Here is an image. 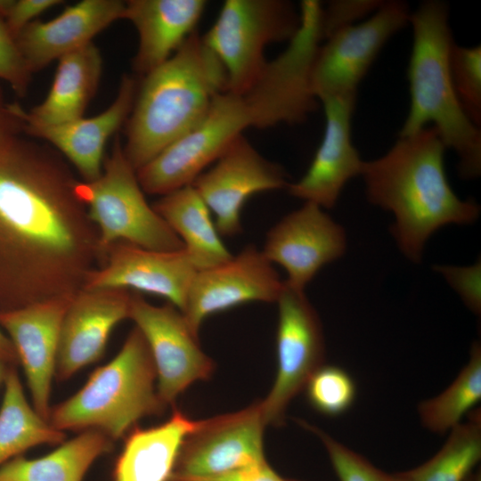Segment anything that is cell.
Masks as SVG:
<instances>
[{"mask_svg":"<svg viewBox=\"0 0 481 481\" xmlns=\"http://www.w3.org/2000/svg\"><path fill=\"white\" fill-rule=\"evenodd\" d=\"M113 440L86 429L37 459L17 456L0 467V481H82L93 463L112 450Z\"/></svg>","mask_w":481,"mask_h":481,"instance_id":"27","label":"cell"},{"mask_svg":"<svg viewBox=\"0 0 481 481\" xmlns=\"http://www.w3.org/2000/svg\"><path fill=\"white\" fill-rule=\"evenodd\" d=\"M137 87L133 77L124 75L115 100L100 114L53 126L22 124L21 130L54 146L76 167L84 182L94 181L102 171L108 140L131 113Z\"/></svg>","mask_w":481,"mask_h":481,"instance_id":"22","label":"cell"},{"mask_svg":"<svg viewBox=\"0 0 481 481\" xmlns=\"http://www.w3.org/2000/svg\"><path fill=\"white\" fill-rule=\"evenodd\" d=\"M289 183L284 168L264 158L240 135L192 185L215 215L219 234L232 237L242 232L240 213L249 198Z\"/></svg>","mask_w":481,"mask_h":481,"instance_id":"14","label":"cell"},{"mask_svg":"<svg viewBox=\"0 0 481 481\" xmlns=\"http://www.w3.org/2000/svg\"><path fill=\"white\" fill-rule=\"evenodd\" d=\"M346 249L343 227L320 206L305 202L268 231L261 250L272 264L285 269L289 287L305 291L319 270L343 256Z\"/></svg>","mask_w":481,"mask_h":481,"instance_id":"16","label":"cell"},{"mask_svg":"<svg viewBox=\"0 0 481 481\" xmlns=\"http://www.w3.org/2000/svg\"><path fill=\"white\" fill-rule=\"evenodd\" d=\"M61 3L60 0H12L4 20L10 32L16 37L35 18Z\"/></svg>","mask_w":481,"mask_h":481,"instance_id":"37","label":"cell"},{"mask_svg":"<svg viewBox=\"0 0 481 481\" xmlns=\"http://www.w3.org/2000/svg\"><path fill=\"white\" fill-rule=\"evenodd\" d=\"M452 85L460 103L477 126L481 124V46L453 43L450 52Z\"/></svg>","mask_w":481,"mask_h":481,"instance_id":"32","label":"cell"},{"mask_svg":"<svg viewBox=\"0 0 481 481\" xmlns=\"http://www.w3.org/2000/svg\"><path fill=\"white\" fill-rule=\"evenodd\" d=\"M454 427L442 448L421 465L394 474L398 481H465L481 458V415Z\"/></svg>","mask_w":481,"mask_h":481,"instance_id":"29","label":"cell"},{"mask_svg":"<svg viewBox=\"0 0 481 481\" xmlns=\"http://www.w3.org/2000/svg\"><path fill=\"white\" fill-rule=\"evenodd\" d=\"M410 14L404 2H383L370 18L327 37L312 68V89L317 100L356 97L358 86L378 54L409 24Z\"/></svg>","mask_w":481,"mask_h":481,"instance_id":"10","label":"cell"},{"mask_svg":"<svg viewBox=\"0 0 481 481\" xmlns=\"http://www.w3.org/2000/svg\"><path fill=\"white\" fill-rule=\"evenodd\" d=\"M132 291L82 289L62 319L55 366L58 380L69 379L104 354L113 329L129 318Z\"/></svg>","mask_w":481,"mask_h":481,"instance_id":"19","label":"cell"},{"mask_svg":"<svg viewBox=\"0 0 481 481\" xmlns=\"http://www.w3.org/2000/svg\"><path fill=\"white\" fill-rule=\"evenodd\" d=\"M383 1L336 0L322 7V28L323 40L333 32L357 23L362 18L375 12Z\"/></svg>","mask_w":481,"mask_h":481,"instance_id":"36","label":"cell"},{"mask_svg":"<svg viewBox=\"0 0 481 481\" xmlns=\"http://www.w3.org/2000/svg\"><path fill=\"white\" fill-rule=\"evenodd\" d=\"M435 271L443 275L464 305L474 314L481 312V262L468 266L437 265Z\"/></svg>","mask_w":481,"mask_h":481,"instance_id":"35","label":"cell"},{"mask_svg":"<svg viewBox=\"0 0 481 481\" xmlns=\"http://www.w3.org/2000/svg\"><path fill=\"white\" fill-rule=\"evenodd\" d=\"M283 287L273 264L249 244L227 262L197 271L182 313L199 335L208 316L249 302H276Z\"/></svg>","mask_w":481,"mask_h":481,"instance_id":"15","label":"cell"},{"mask_svg":"<svg viewBox=\"0 0 481 481\" xmlns=\"http://www.w3.org/2000/svg\"><path fill=\"white\" fill-rule=\"evenodd\" d=\"M322 7L316 0L301 1L300 24L288 46L275 59L266 61L250 87L241 94L251 127L298 125L317 110L319 101L312 89L311 76L323 41Z\"/></svg>","mask_w":481,"mask_h":481,"instance_id":"7","label":"cell"},{"mask_svg":"<svg viewBox=\"0 0 481 481\" xmlns=\"http://www.w3.org/2000/svg\"><path fill=\"white\" fill-rule=\"evenodd\" d=\"M77 192L98 230L102 265L109 248L120 240L160 251L183 248L181 239L147 202L118 136L103 161L101 175L92 182L79 181Z\"/></svg>","mask_w":481,"mask_h":481,"instance_id":"6","label":"cell"},{"mask_svg":"<svg viewBox=\"0 0 481 481\" xmlns=\"http://www.w3.org/2000/svg\"><path fill=\"white\" fill-rule=\"evenodd\" d=\"M204 0H130L124 19L138 34L134 69L143 77L168 60L195 32Z\"/></svg>","mask_w":481,"mask_h":481,"instance_id":"23","label":"cell"},{"mask_svg":"<svg viewBox=\"0 0 481 481\" xmlns=\"http://www.w3.org/2000/svg\"><path fill=\"white\" fill-rule=\"evenodd\" d=\"M197 423L175 410L158 426L131 430L116 461L113 481H169L182 444Z\"/></svg>","mask_w":481,"mask_h":481,"instance_id":"25","label":"cell"},{"mask_svg":"<svg viewBox=\"0 0 481 481\" xmlns=\"http://www.w3.org/2000/svg\"><path fill=\"white\" fill-rule=\"evenodd\" d=\"M126 2L83 0L48 21L34 20L15 37L31 72L90 43L114 21L124 19Z\"/></svg>","mask_w":481,"mask_h":481,"instance_id":"21","label":"cell"},{"mask_svg":"<svg viewBox=\"0 0 481 481\" xmlns=\"http://www.w3.org/2000/svg\"><path fill=\"white\" fill-rule=\"evenodd\" d=\"M0 358L11 366L19 363L18 356L12 341L0 328Z\"/></svg>","mask_w":481,"mask_h":481,"instance_id":"40","label":"cell"},{"mask_svg":"<svg viewBox=\"0 0 481 481\" xmlns=\"http://www.w3.org/2000/svg\"><path fill=\"white\" fill-rule=\"evenodd\" d=\"M157 390V372L148 344L135 326L121 349L97 368L72 396L51 409L57 429H97L112 440L130 431L141 419L166 409Z\"/></svg>","mask_w":481,"mask_h":481,"instance_id":"5","label":"cell"},{"mask_svg":"<svg viewBox=\"0 0 481 481\" xmlns=\"http://www.w3.org/2000/svg\"><path fill=\"white\" fill-rule=\"evenodd\" d=\"M412 47L407 69L410 109L399 136L414 134L431 124L445 148L457 154L464 179L481 174V131L463 110L450 70L454 41L448 4L428 0L410 14Z\"/></svg>","mask_w":481,"mask_h":481,"instance_id":"4","label":"cell"},{"mask_svg":"<svg viewBox=\"0 0 481 481\" xmlns=\"http://www.w3.org/2000/svg\"><path fill=\"white\" fill-rule=\"evenodd\" d=\"M10 367H11V365L6 363L4 361H3L0 358V385H1V383L4 382L6 373H7Z\"/></svg>","mask_w":481,"mask_h":481,"instance_id":"41","label":"cell"},{"mask_svg":"<svg viewBox=\"0 0 481 481\" xmlns=\"http://www.w3.org/2000/svg\"><path fill=\"white\" fill-rule=\"evenodd\" d=\"M151 206L181 239L197 271L215 267L232 257L221 240L208 207L192 184L160 196Z\"/></svg>","mask_w":481,"mask_h":481,"instance_id":"26","label":"cell"},{"mask_svg":"<svg viewBox=\"0 0 481 481\" xmlns=\"http://www.w3.org/2000/svg\"><path fill=\"white\" fill-rule=\"evenodd\" d=\"M322 140L306 174L287 186L289 193L324 208L335 206L346 183L361 175L363 160L353 144L351 120L356 97L322 100Z\"/></svg>","mask_w":481,"mask_h":481,"instance_id":"20","label":"cell"},{"mask_svg":"<svg viewBox=\"0 0 481 481\" xmlns=\"http://www.w3.org/2000/svg\"><path fill=\"white\" fill-rule=\"evenodd\" d=\"M277 369L267 396L260 401L265 425L281 426L292 399L324 364L325 345L319 316L305 291L284 287L278 299Z\"/></svg>","mask_w":481,"mask_h":481,"instance_id":"11","label":"cell"},{"mask_svg":"<svg viewBox=\"0 0 481 481\" xmlns=\"http://www.w3.org/2000/svg\"><path fill=\"white\" fill-rule=\"evenodd\" d=\"M304 389L311 406L327 416L346 412L356 395L355 384L345 370L325 364L314 372Z\"/></svg>","mask_w":481,"mask_h":481,"instance_id":"31","label":"cell"},{"mask_svg":"<svg viewBox=\"0 0 481 481\" xmlns=\"http://www.w3.org/2000/svg\"><path fill=\"white\" fill-rule=\"evenodd\" d=\"M78 182L50 149L18 137L0 147V311L74 296L101 265Z\"/></svg>","mask_w":481,"mask_h":481,"instance_id":"1","label":"cell"},{"mask_svg":"<svg viewBox=\"0 0 481 481\" xmlns=\"http://www.w3.org/2000/svg\"><path fill=\"white\" fill-rule=\"evenodd\" d=\"M21 129V122L16 116L12 104L4 103L0 94V147L15 137Z\"/></svg>","mask_w":481,"mask_h":481,"instance_id":"39","label":"cell"},{"mask_svg":"<svg viewBox=\"0 0 481 481\" xmlns=\"http://www.w3.org/2000/svg\"><path fill=\"white\" fill-rule=\"evenodd\" d=\"M249 127L251 122L242 96L220 93L195 127L136 171L143 191L162 196L192 184Z\"/></svg>","mask_w":481,"mask_h":481,"instance_id":"9","label":"cell"},{"mask_svg":"<svg viewBox=\"0 0 481 481\" xmlns=\"http://www.w3.org/2000/svg\"><path fill=\"white\" fill-rule=\"evenodd\" d=\"M129 318L143 335L157 372V390L166 406L192 384L209 379L215 363L201 349L183 313L170 303L154 306L132 291Z\"/></svg>","mask_w":481,"mask_h":481,"instance_id":"12","label":"cell"},{"mask_svg":"<svg viewBox=\"0 0 481 481\" xmlns=\"http://www.w3.org/2000/svg\"><path fill=\"white\" fill-rule=\"evenodd\" d=\"M299 24V11L289 1L226 0L201 37L225 70L227 91L241 95L264 68L265 47L289 41Z\"/></svg>","mask_w":481,"mask_h":481,"instance_id":"8","label":"cell"},{"mask_svg":"<svg viewBox=\"0 0 481 481\" xmlns=\"http://www.w3.org/2000/svg\"><path fill=\"white\" fill-rule=\"evenodd\" d=\"M261 403L198 420L186 436L170 480L208 477L266 461Z\"/></svg>","mask_w":481,"mask_h":481,"instance_id":"13","label":"cell"},{"mask_svg":"<svg viewBox=\"0 0 481 481\" xmlns=\"http://www.w3.org/2000/svg\"><path fill=\"white\" fill-rule=\"evenodd\" d=\"M302 424L315 434L323 444L339 481H398L395 475L379 469L364 457L322 430L306 422Z\"/></svg>","mask_w":481,"mask_h":481,"instance_id":"33","label":"cell"},{"mask_svg":"<svg viewBox=\"0 0 481 481\" xmlns=\"http://www.w3.org/2000/svg\"><path fill=\"white\" fill-rule=\"evenodd\" d=\"M445 146L433 126L399 136L378 159L363 161L369 201L395 216L391 232L401 252L421 261L429 237L441 227L477 220L479 206L460 199L444 170Z\"/></svg>","mask_w":481,"mask_h":481,"instance_id":"2","label":"cell"},{"mask_svg":"<svg viewBox=\"0 0 481 481\" xmlns=\"http://www.w3.org/2000/svg\"><path fill=\"white\" fill-rule=\"evenodd\" d=\"M480 399L481 347L475 342L468 363L452 384L438 395L419 405L421 423L434 433L451 431Z\"/></svg>","mask_w":481,"mask_h":481,"instance_id":"30","label":"cell"},{"mask_svg":"<svg viewBox=\"0 0 481 481\" xmlns=\"http://www.w3.org/2000/svg\"><path fill=\"white\" fill-rule=\"evenodd\" d=\"M102 70L99 49L92 42L58 60L45 99L30 110L12 103L22 124L53 126L82 118L94 95Z\"/></svg>","mask_w":481,"mask_h":481,"instance_id":"24","label":"cell"},{"mask_svg":"<svg viewBox=\"0 0 481 481\" xmlns=\"http://www.w3.org/2000/svg\"><path fill=\"white\" fill-rule=\"evenodd\" d=\"M292 481H295V480H292Z\"/></svg>","mask_w":481,"mask_h":481,"instance_id":"43","label":"cell"},{"mask_svg":"<svg viewBox=\"0 0 481 481\" xmlns=\"http://www.w3.org/2000/svg\"><path fill=\"white\" fill-rule=\"evenodd\" d=\"M224 91L225 70L195 31L138 84L123 146L135 171L195 127Z\"/></svg>","mask_w":481,"mask_h":481,"instance_id":"3","label":"cell"},{"mask_svg":"<svg viewBox=\"0 0 481 481\" xmlns=\"http://www.w3.org/2000/svg\"><path fill=\"white\" fill-rule=\"evenodd\" d=\"M0 408V467L39 444H61L66 436L44 419L27 400L15 370L11 366L4 379Z\"/></svg>","mask_w":481,"mask_h":481,"instance_id":"28","label":"cell"},{"mask_svg":"<svg viewBox=\"0 0 481 481\" xmlns=\"http://www.w3.org/2000/svg\"><path fill=\"white\" fill-rule=\"evenodd\" d=\"M196 273L184 248L160 251L120 240L109 248L103 264L88 274L83 289L151 293L183 312Z\"/></svg>","mask_w":481,"mask_h":481,"instance_id":"17","label":"cell"},{"mask_svg":"<svg viewBox=\"0 0 481 481\" xmlns=\"http://www.w3.org/2000/svg\"><path fill=\"white\" fill-rule=\"evenodd\" d=\"M74 296L53 298L0 311V328L12 341L19 363L23 367L33 407L47 420L52 409L50 393L61 326Z\"/></svg>","mask_w":481,"mask_h":481,"instance_id":"18","label":"cell"},{"mask_svg":"<svg viewBox=\"0 0 481 481\" xmlns=\"http://www.w3.org/2000/svg\"><path fill=\"white\" fill-rule=\"evenodd\" d=\"M31 74L15 37L0 16V79L8 83L17 94L23 96Z\"/></svg>","mask_w":481,"mask_h":481,"instance_id":"34","label":"cell"},{"mask_svg":"<svg viewBox=\"0 0 481 481\" xmlns=\"http://www.w3.org/2000/svg\"><path fill=\"white\" fill-rule=\"evenodd\" d=\"M173 481H292L281 477L272 467L264 461L262 463L238 468L221 474L178 478Z\"/></svg>","mask_w":481,"mask_h":481,"instance_id":"38","label":"cell"},{"mask_svg":"<svg viewBox=\"0 0 481 481\" xmlns=\"http://www.w3.org/2000/svg\"><path fill=\"white\" fill-rule=\"evenodd\" d=\"M465 481H480V477L477 475H469Z\"/></svg>","mask_w":481,"mask_h":481,"instance_id":"42","label":"cell"}]
</instances>
